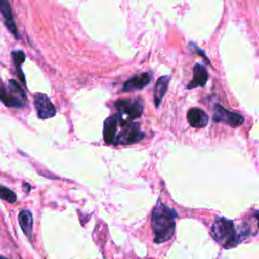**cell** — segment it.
<instances>
[{
	"mask_svg": "<svg viewBox=\"0 0 259 259\" xmlns=\"http://www.w3.org/2000/svg\"><path fill=\"white\" fill-rule=\"evenodd\" d=\"M176 217L177 213L175 210L165 204L158 203L155 206L151 218L155 243L161 244L171 239L175 231Z\"/></svg>",
	"mask_w": 259,
	"mask_h": 259,
	"instance_id": "cell-1",
	"label": "cell"
},
{
	"mask_svg": "<svg viewBox=\"0 0 259 259\" xmlns=\"http://www.w3.org/2000/svg\"><path fill=\"white\" fill-rule=\"evenodd\" d=\"M211 234L213 238L225 248H232L240 242L241 236L236 232L232 221L225 218L215 220L211 227Z\"/></svg>",
	"mask_w": 259,
	"mask_h": 259,
	"instance_id": "cell-2",
	"label": "cell"
},
{
	"mask_svg": "<svg viewBox=\"0 0 259 259\" xmlns=\"http://www.w3.org/2000/svg\"><path fill=\"white\" fill-rule=\"evenodd\" d=\"M1 100L8 107H23L27 101L23 89L14 80H9L7 87L3 86Z\"/></svg>",
	"mask_w": 259,
	"mask_h": 259,
	"instance_id": "cell-3",
	"label": "cell"
},
{
	"mask_svg": "<svg viewBox=\"0 0 259 259\" xmlns=\"http://www.w3.org/2000/svg\"><path fill=\"white\" fill-rule=\"evenodd\" d=\"M115 107L118 111L119 125L140 117L143 112V104L140 100L119 99L115 102Z\"/></svg>",
	"mask_w": 259,
	"mask_h": 259,
	"instance_id": "cell-4",
	"label": "cell"
},
{
	"mask_svg": "<svg viewBox=\"0 0 259 259\" xmlns=\"http://www.w3.org/2000/svg\"><path fill=\"white\" fill-rule=\"evenodd\" d=\"M120 126H122V130L117 134L114 145L134 144L140 142L145 137V134L141 131L139 123L130 121L121 124Z\"/></svg>",
	"mask_w": 259,
	"mask_h": 259,
	"instance_id": "cell-5",
	"label": "cell"
},
{
	"mask_svg": "<svg viewBox=\"0 0 259 259\" xmlns=\"http://www.w3.org/2000/svg\"><path fill=\"white\" fill-rule=\"evenodd\" d=\"M213 120L215 122H224L231 126H239L244 122V117L236 112L229 111L225 109L221 105L214 106V113H213Z\"/></svg>",
	"mask_w": 259,
	"mask_h": 259,
	"instance_id": "cell-6",
	"label": "cell"
},
{
	"mask_svg": "<svg viewBox=\"0 0 259 259\" xmlns=\"http://www.w3.org/2000/svg\"><path fill=\"white\" fill-rule=\"evenodd\" d=\"M34 106L38 117L41 119L53 117L56 114L55 106L44 93H36L34 95Z\"/></svg>",
	"mask_w": 259,
	"mask_h": 259,
	"instance_id": "cell-7",
	"label": "cell"
},
{
	"mask_svg": "<svg viewBox=\"0 0 259 259\" xmlns=\"http://www.w3.org/2000/svg\"><path fill=\"white\" fill-rule=\"evenodd\" d=\"M119 125L118 114L111 115L104 120L103 139L107 144H113L117 136V127Z\"/></svg>",
	"mask_w": 259,
	"mask_h": 259,
	"instance_id": "cell-8",
	"label": "cell"
},
{
	"mask_svg": "<svg viewBox=\"0 0 259 259\" xmlns=\"http://www.w3.org/2000/svg\"><path fill=\"white\" fill-rule=\"evenodd\" d=\"M152 80V76L149 73H142L140 75H136L132 78H130L124 84L122 91L128 92L134 90H140L146 87Z\"/></svg>",
	"mask_w": 259,
	"mask_h": 259,
	"instance_id": "cell-9",
	"label": "cell"
},
{
	"mask_svg": "<svg viewBox=\"0 0 259 259\" xmlns=\"http://www.w3.org/2000/svg\"><path fill=\"white\" fill-rule=\"evenodd\" d=\"M0 11H1V14L3 16L6 27L10 30V32L14 35V37L19 38V33H18L16 24H15L13 16H12V11H11L10 5L8 4V2L6 0H1Z\"/></svg>",
	"mask_w": 259,
	"mask_h": 259,
	"instance_id": "cell-10",
	"label": "cell"
},
{
	"mask_svg": "<svg viewBox=\"0 0 259 259\" xmlns=\"http://www.w3.org/2000/svg\"><path fill=\"white\" fill-rule=\"evenodd\" d=\"M208 80V73L206 68L201 64H195L193 68V78L190 83L187 85L188 89H192L195 87L204 86Z\"/></svg>",
	"mask_w": 259,
	"mask_h": 259,
	"instance_id": "cell-11",
	"label": "cell"
},
{
	"mask_svg": "<svg viewBox=\"0 0 259 259\" xmlns=\"http://www.w3.org/2000/svg\"><path fill=\"white\" fill-rule=\"evenodd\" d=\"M187 119L191 126L193 127H204L208 122L207 114L200 108L194 107L188 110Z\"/></svg>",
	"mask_w": 259,
	"mask_h": 259,
	"instance_id": "cell-12",
	"label": "cell"
},
{
	"mask_svg": "<svg viewBox=\"0 0 259 259\" xmlns=\"http://www.w3.org/2000/svg\"><path fill=\"white\" fill-rule=\"evenodd\" d=\"M168 84H169V76H162L160 77L156 84H155V88H154V102L156 107H158L167 91L168 88Z\"/></svg>",
	"mask_w": 259,
	"mask_h": 259,
	"instance_id": "cell-13",
	"label": "cell"
},
{
	"mask_svg": "<svg viewBox=\"0 0 259 259\" xmlns=\"http://www.w3.org/2000/svg\"><path fill=\"white\" fill-rule=\"evenodd\" d=\"M18 222L23 233L27 237H30L32 232V227H33V218L31 212L27 209L21 210L18 214Z\"/></svg>",
	"mask_w": 259,
	"mask_h": 259,
	"instance_id": "cell-14",
	"label": "cell"
},
{
	"mask_svg": "<svg viewBox=\"0 0 259 259\" xmlns=\"http://www.w3.org/2000/svg\"><path fill=\"white\" fill-rule=\"evenodd\" d=\"M12 58H13V61H14L15 66H17V68H18V71H19V78H20L21 81L25 84V78L23 77L22 72H21V69H20L21 64H22V63L24 62V60H25V55H24V53L21 52V51H14V52H12Z\"/></svg>",
	"mask_w": 259,
	"mask_h": 259,
	"instance_id": "cell-15",
	"label": "cell"
},
{
	"mask_svg": "<svg viewBox=\"0 0 259 259\" xmlns=\"http://www.w3.org/2000/svg\"><path fill=\"white\" fill-rule=\"evenodd\" d=\"M0 195H1V198L9 203H13L16 201V194L10 190L9 188H6L4 186H1L0 188Z\"/></svg>",
	"mask_w": 259,
	"mask_h": 259,
	"instance_id": "cell-16",
	"label": "cell"
}]
</instances>
